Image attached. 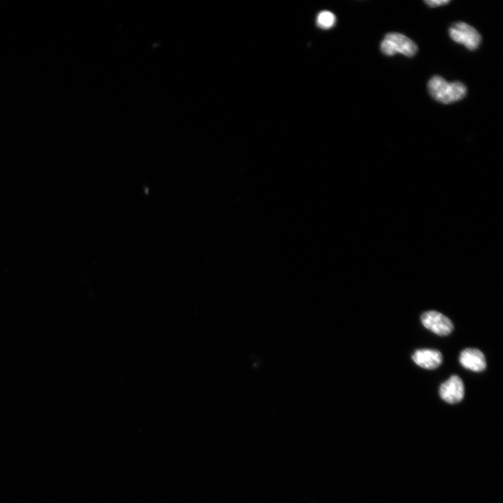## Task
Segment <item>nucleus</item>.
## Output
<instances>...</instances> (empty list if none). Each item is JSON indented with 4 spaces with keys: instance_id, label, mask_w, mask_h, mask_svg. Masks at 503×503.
Segmentation results:
<instances>
[{
    "instance_id": "nucleus-1",
    "label": "nucleus",
    "mask_w": 503,
    "mask_h": 503,
    "mask_svg": "<svg viewBox=\"0 0 503 503\" xmlns=\"http://www.w3.org/2000/svg\"><path fill=\"white\" fill-rule=\"evenodd\" d=\"M428 89L435 100L444 104L458 101L463 99L467 93V88L463 83L458 81L449 82L439 75L430 79Z\"/></svg>"
},
{
    "instance_id": "nucleus-2",
    "label": "nucleus",
    "mask_w": 503,
    "mask_h": 503,
    "mask_svg": "<svg viewBox=\"0 0 503 503\" xmlns=\"http://www.w3.org/2000/svg\"><path fill=\"white\" fill-rule=\"evenodd\" d=\"M380 50L387 56L397 53L406 57H413L418 50L416 44L407 36L396 32L387 34L381 42Z\"/></svg>"
},
{
    "instance_id": "nucleus-3",
    "label": "nucleus",
    "mask_w": 503,
    "mask_h": 503,
    "mask_svg": "<svg viewBox=\"0 0 503 503\" xmlns=\"http://www.w3.org/2000/svg\"><path fill=\"white\" fill-rule=\"evenodd\" d=\"M449 34L453 41L462 44L469 50H476L481 41V36L477 30L463 22L454 23L449 28Z\"/></svg>"
},
{
    "instance_id": "nucleus-4",
    "label": "nucleus",
    "mask_w": 503,
    "mask_h": 503,
    "mask_svg": "<svg viewBox=\"0 0 503 503\" xmlns=\"http://www.w3.org/2000/svg\"><path fill=\"white\" fill-rule=\"evenodd\" d=\"M421 321L427 329L440 336L449 335L454 328L452 321L447 316L434 310L423 313Z\"/></svg>"
},
{
    "instance_id": "nucleus-5",
    "label": "nucleus",
    "mask_w": 503,
    "mask_h": 503,
    "mask_svg": "<svg viewBox=\"0 0 503 503\" xmlns=\"http://www.w3.org/2000/svg\"><path fill=\"white\" fill-rule=\"evenodd\" d=\"M465 395L464 384L456 374L451 377L441 384L439 387V395L442 400L450 404H455L460 402Z\"/></svg>"
},
{
    "instance_id": "nucleus-6",
    "label": "nucleus",
    "mask_w": 503,
    "mask_h": 503,
    "mask_svg": "<svg viewBox=\"0 0 503 503\" xmlns=\"http://www.w3.org/2000/svg\"><path fill=\"white\" fill-rule=\"evenodd\" d=\"M460 364L466 369L474 372H481L486 367L485 356L479 349L467 348L462 350L459 356Z\"/></svg>"
},
{
    "instance_id": "nucleus-7",
    "label": "nucleus",
    "mask_w": 503,
    "mask_h": 503,
    "mask_svg": "<svg viewBox=\"0 0 503 503\" xmlns=\"http://www.w3.org/2000/svg\"><path fill=\"white\" fill-rule=\"evenodd\" d=\"M411 358L416 365L428 370L438 367L442 362V354L436 349H418Z\"/></svg>"
},
{
    "instance_id": "nucleus-8",
    "label": "nucleus",
    "mask_w": 503,
    "mask_h": 503,
    "mask_svg": "<svg viewBox=\"0 0 503 503\" xmlns=\"http://www.w3.org/2000/svg\"><path fill=\"white\" fill-rule=\"evenodd\" d=\"M316 22L319 27L323 29H328L334 25L335 16L330 11H322L318 15Z\"/></svg>"
},
{
    "instance_id": "nucleus-9",
    "label": "nucleus",
    "mask_w": 503,
    "mask_h": 503,
    "mask_svg": "<svg viewBox=\"0 0 503 503\" xmlns=\"http://www.w3.org/2000/svg\"><path fill=\"white\" fill-rule=\"evenodd\" d=\"M430 7L444 6L450 2L449 0H428L424 1Z\"/></svg>"
}]
</instances>
